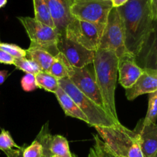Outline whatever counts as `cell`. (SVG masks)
Instances as JSON below:
<instances>
[{
  "mask_svg": "<svg viewBox=\"0 0 157 157\" xmlns=\"http://www.w3.org/2000/svg\"><path fill=\"white\" fill-rule=\"evenodd\" d=\"M55 94L58 99L60 106L67 116L79 119L87 124L88 123L87 117L80 110L78 106L75 104V102L71 98V97L67 93H65L61 87H58Z\"/></svg>",
  "mask_w": 157,
  "mask_h": 157,
  "instance_id": "16",
  "label": "cell"
},
{
  "mask_svg": "<svg viewBox=\"0 0 157 157\" xmlns=\"http://www.w3.org/2000/svg\"><path fill=\"white\" fill-rule=\"evenodd\" d=\"M155 157H157V153H156V156H155Z\"/></svg>",
  "mask_w": 157,
  "mask_h": 157,
  "instance_id": "38",
  "label": "cell"
},
{
  "mask_svg": "<svg viewBox=\"0 0 157 157\" xmlns=\"http://www.w3.org/2000/svg\"><path fill=\"white\" fill-rule=\"evenodd\" d=\"M157 119V90L149 94L148 110L145 118L143 119L144 124H156Z\"/></svg>",
  "mask_w": 157,
  "mask_h": 157,
  "instance_id": "24",
  "label": "cell"
},
{
  "mask_svg": "<svg viewBox=\"0 0 157 157\" xmlns=\"http://www.w3.org/2000/svg\"><path fill=\"white\" fill-rule=\"evenodd\" d=\"M133 131L139 138L144 157H155L157 153V124H144L142 119L137 123Z\"/></svg>",
  "mask_w": 157,
  "mask_h": 157,
  "instance_id": "12",
  "label": "cell"
},
{
  "mask_svg": "<svg viewBox=\"0 0 157 157\" xmlns=\"http://www.w3.org/2000/svg\"><path fill=\"white\" fill-rule=\"evenodd\" d=\"M50 11L55 29L60 35H64L67 25L73 19L71 13L72 0H45Z\"/></svg>",
  "mask_w": 157,
  "mask_h": 157,
  "instance_id": "13",
  "label": "cell"
},
{
  "mask_svg": "<svg viewBox=\"0 0 157 157\" xmlns=\"http://www.w3.org/2000/svg\"><path fill=\"white\" fill-rule=\"evenodd\" d=\"M52 157H61V156H52Z\"/></svg>",
  "mask_w": 157,
  "mask_h": 157,
  "instance_id": "37",
  "label": "cell"
},
{
  "mask_svg": "<svg viewBox=\"0 0 157 157\" xmlns=\"http://www.w3.org/2000/svg\"><path fill=\"white\" fill-rule=\"evenodd\" d=\"M92 64L94 75L102 97L104 109L113 119L119 121L115 104L119 58L113 51L98 48L95 52Z\"/></svg>",
  "mask_w": 157,
  "mask_h": 157,
  "instance_id": "2",
  "label": "cell"
},
{
  "mask_svg": "<svg viewBox=\"0 0 157 157\" xmlns=\"http://www.w3.org/2000/svg\"><path fill=\"white\" fill-rule=\"evenodd\" d=\"M100 138L120 157H144L137 134L118 123L110 127H95Z\"/></svg>",
  "mask_w": 157,
  "mask_h": 157,
  "instance_id": "3",
  "label": "cell"
},
{
  "mask_svg": "<svg viewBox=\"0 0 157 157\" xmlns=\"http://www.w3.org/2000/svg\"><path fill=\"white\" fill-rule=\"evenodd\" d=\"M152 12H153V19L157 18V0H151Z\"/></svg>",
  "mask_w": 157,
  "mask_h": 157,
  "instance_id": "33",
  "label": "cell"
},
{
  "mask_svg": "<svg viewBox=\"0 0 157 157\" xmlns=\"http://www.w3.org/2000/svg\"><path fill=\"white\" fill-rule=\"evenodd\" d=\"M143 74V69L136 63L134 57L129 53L119 58V82L125 89L131 87Z\"/></svg>",
  "mask_w": 157,
  "mask_h": 157,
  "instance_id": "14",
  "label": "cell"
},
{
  "mask_svg": "<svg viewBox=\"0 0 157 157\" xmlns=\"http://www.w3.org/2000/svg\"><path fill=\"white\" fill-rule=\"evenodd\" d=\"M8 75H9V72H8V71H6V70L0 71V85L2 84L3 83L6 81Z\"/></svg>",
  "mask_w": 157,
  "mask_h": 157,
  "instance_id": "34",
  "label": "cell"
},
{
  "mask_svg": "<svg viewBox=\"0 0 157 157\" xmlns=\"http://www.w3.org/2000/svg\"><path fill=\"white\" fill-rule=\"evenodd\" d=\"M52 135L51 134L49 130L48 122H46L41 127V130L38 133V136L35 139L38 140L41 143L43 147V156L42 157H52L53 155L50 151V145L52 141Z\"/></svg>",
  "mask_w": 157,
  "mask_h": 157,
  "instance_id": "22",
  "label": "cell"
},
{
  "mask_svg": "<svg viewBox=\"0 0 157 157\" xmlns=\"http://www.w3.org/2000/svg\"><path fill=\"white\" fill-rule=\"evenodd\" d=\"M98 48L113 51L118 58L128 53L125 47L124 26L117 8H113L109 13Z\"/></svg>",
  "mask_w": 157,
  "mask_h": 157,
  "instance_id": "7",
  "label": "cell"
},
{
  "mask_svg": "<svg viewBox=\"0 0 157 157\" xmlns=\"http://www.w3.org/2000/svg\"><path fill=\"white\" fill-rule=\"evenodd\" d=\"M128 1L129 0H111L113 8L121 7V6L125 5Z\"/></svg>",
  "mask_w": 157,
  "mask_h": 157,
  "instance_id": "32",
  "label": "cell"
},
{
  "mask_svg": "<svg viewBox=\"0 0 157 157\" xmlns=\"http://www.w3.org/2000/svg\"><path fill=\"white\" fill-rule=\"evenodd\" d=\"M134 59L143 70L157 71V18L153 19L152 31Z\"/></svg>",
  "mask_w": 157,
  "mask_h": 157,
  "instance_id": "11",
  "label": "cell"
},
{
  "mask_svg": "<svg viewBox=\"0 0 157 157\" xmlns=\"http://www.w3.org/2000/svg\"><path fill=\"white\" fill-rule=\"evenodd\" d=\"M105 25L97 24L74 18L66 27L64 35L67 39L85 48L96 52L99 47Z\"/></svg>",
  "mask_w": 157,
  "mask_h": 157,
  "instance_id": "6",
  "label": "cell"
},
{
  "mask_svg": "<svg viewBox=\"0 0 157 157\" xmlns=\"http://www.w3.org/2000/svg\"><path fill=\"white\" fill-rule=\"evenodd\" d=\"M0 49L12 55L15 59L26 57V50H24L16 44L0 42Z\"/></svg>",
  "mask_w": 157,
  "mask_h": 157,
  "instance_id": "26",
  "label": "cell"
},
{
  "mask_svg": "<svg viewBox=\"0 0 157 157\" xmlns=\"http://www.w3.org/2000/svg\"><path fill=\"white\" fill-rule=\"evenodd\" d=\"M71 64L67 61L64 55L58 53L55 56V59L52 63L48 72L52 76L55 77L58 80L63 78H67L68 77V67Z\"/></svg>",
  "mask_w": 157,
  "mask_h": 157,
  "instance_id": "20",
  "label": "cell"
},
{
  "mask_svg": "<svg viewBox=\"0 0 157 157\" xmlns=\"http://www.w3.org/2000/svg\"><path fill=\"white\" fill-rule=\"evenodd\" d=\"M59 87L71 97L80 110L87 117V124L91 127H110L120 123L113 119L105 109L81 93L68 78L59 80Z\"/></svg>",
  "mask_w": 157,
  "mask_h": 157,
  "instance_id": "4",
  "label": "cell"
},
{
  "mask_svg": "<svg viewBox=\"0 0 157 157\" xmlns=\"http://www.w3.org/2000/svg\"><path fill=\"white\" fill-rule=\"evenodd\" d=\"M14 61H15V58L12 55L0 49V64H14Z\"/></svg>",
  "mask_w": 157,
  "mask_h": 157,
  "instance_id": "30",
  "label": "cell"
},
{
  "mask_svg": "<svg viewBox=\"0 0 157 157\" xmlns=\"http://www.w3.org/2000/svg\"><path fill=\"white\" fill-rule=\"evenodd\" d=\"M50 151L53 156L61 157H77L72 153L69 148L68 141L61 135L52 136L50 145Z\"/></svg>",
  "mask_w": 157,
  "mask_h": 157,
  "instance_id": "18",
  "label": "cell"
},
{
  "mask_svg": "<svg viewBox=\"0 0 157 157\" xmlns=\"http://www.w3.org/2000/svg\"><path fill=\"white\" fill-rule=\"evenodd\" d=\"M21 147L17 145L11 136L10 133L6 130H2L0 133V150L3 152L12 149H20Z\"/></svg>",
  "mask_w": 157,
  "mask_h": 157,
  "instance_id": "25",
  "label": "cell"
},
{
  "mask_svg": "<svg viewBox=\"0 0 157 157\" xmlns=\"http://www.w3.org/2000/svg\"><path fill=\"white\" fill-rule=\"evenodd\" d=\"M26 58L35 61L39 66L41 71L44 72H48L55 59V57L47 51L32 48H29L26 50Z\"/></svg>",
  "mask_w": 157,
  "mask_h": 157,
  "instance_id": "17",
  "label": "cell"
},
{
  "mask_svg": "<svg viewBox=\"0 0 157 157\" xmlns=\"http://www.w3.org/2000/svg\"><path fill=\"white\" fill-rule=\"evenodd\" d=\"M21 88L25 92H32L38 88L35 81V76L32 74H26L21 78Z\"/></svg>",
  "mask_w": 157,
  "mask_h": 157,
  "instance_id": "29",
  "label": "cell"
},
{
  "mask_svg": "<svg viewBox=\"0 0 157 157\" xmlns=\"http://www.w3.org/2000/svg\"><path fill=\"white\" fill-rule=\"evenodd\" d=\"M18 19L30 39L29 48L45 50L54 57L59 53L57 42L60 34L56 29L49 27L32 17H18Z\"/></svg>",
  "mask_w": 157,
  "mask_h": 157,
  "instance_id": "5",
  "label": "cell"
},
{
  "mask_svg": "<svg viewBox=\"0 0 157 157\" xmlns=\"http://www.w3.org/2000/svg\"><path fill=\"white\" fill-rule=\"evenodd\" d=\"M35 76L38 88L55 94L59 87V80L48 72L40 71Z\"/></svg>",
  "mask_w": 157,
  "mask_h": 157,
  "instance_id": "21",
  "label": "cell"
},
{
  "mask_svg": "<svg viewBox=\"0 0 157 157\" xmlns=\"http://www.w3.org/2000/svg\"><path fill=\"white\" fill-rule=\"evenodd\" d=\"M14 65L15 66L17 69H19V70L25 72L26 74H32V75H35L39 73L40 71H41L39 66L35 61L29 59L26 57L15 59Z\"/></svg>",
  "mask_w": 157,
  "mask_h": 157,
  "instance_id": "23",
  "label": "cell"
},
{
  "mask_svg": "<svg viewBox=\"0 0 157 157\" xmlns=\"http://www.w3.org/2000/svg\"><path fill=\"white\" fill-rule=\"evenodd\" d=\"M157 90V71L143 70V74L136 83L126 89V97L129 101H133L139 96Z\"/></svg>",
  "mask_w": 157,
  "mask_h": 157,
  "instance_id": "15",
  "label": "cell"
},
{
  "mask_svg": "<svg viewBox=\"0 0 157 157\" xmlns=\"http://www.w3.org/2000/svg\"><path fill=\"white\" fill-rule=\"evenodd\" d=\"M95 145L94 146L98 157H120L112 153L98 135H94Z\"/></svg>",
  "mask_w": 157,
  "mask_h": 157,
  "instance_id": "27",
  "label": "cell"
},
{
  "mask_svg": "<svg viewBox=\"0 0 157 157\" xmlns=\"http://www.w3.org/2000/svg\"><path fill=\"white\" fill-rule=\"evenodd\" d=\"M43 147L41 143L35 139L32 144L24 148L22 152V157H42Z\"/></svg>",
  "mask_w": 157,
  "mask_h": 157,
  "instance_id": "28",
  "label": "cell"
},
{
  "mask_svg": "<svg viewBox=\"0 0 157 157\" xmlns=\"http://www.w3.org/2000/svg\"><path fill=\"white\" fill-rule=\"evenodd\" d=\"M57 48L72 67L81 68L93 63L95 52L67 39L64 35H59Z\"/></svg>",
  "mask_w": 157,
  "mask_h": 157,
  "instance_id": "10",
  "label": "cell"
},
{
  "mask_svg": "<svg viewBox=\"0 0 157 157\" xmlns=\"http://www.w3.org/2000/svg\"><path fill=\"white\" fill-rule=\"evenodd\" d=\"M24 147H21L20 149H12L4 152L7 157H22V152Z\"/></svg>",
  "mask_w": 157,
  "mask_h": 157,
  "instance_id": "31",
  "label": "cell"
},
{
  "mask_svg": "<svg viewBox=\"0 0 157 157\" xmlns=\"http://www.w3.org/2000/svg\"><path fill=\"white\" fill-rule=\"evenodd\" d=\"M67 78L81 93L92 100L100 107L104 108L102 97L97 84L94 75V73L90 72L87 66L78 68L70 65L68 67Z\"/></svg>",
  "mask_w": 157,
  "mask_h": 157,
  "instance_id": "9",
  "label": "cell"
},
{
  "mask_svg": "<svg viewBox=\"0 0 157 157\" xmlns=\"http://www.w3.org/2000/svg\"><path fill=\"white\" fill-rule=\"evenodd\" d=\"M117 10L124 26L126 49L135 58L153 29L151 0H129Z\"/></svg>",
  "mask_w": 157,
  "mask_h": 157,
  "instance_id": "1",
  "label": "cell"
},
{
  "mask_svg": "<svg viewBox=\"0 0 157 157\" xmlns=\"http://www.w3.org/2000/svg\"><path fill=\"white\" fill-rule=\"evenodd\" d=\"M35 18L37 21L55 29L45 0H33Z\"/></svg>",
  "mask_w": 157,
  "mask_h": 157,
  "instance_id": "19",
  "label": "cell"
},
{
  "mask_svg": "<svg viewBox=\"0 0 157 157\" xmlns=\"http://www.w3.org/2000/svg\"><path fill=\"white\" fill-rule=\"evenodd\" d=\"M87 157H98L94 147H92V148L90 149V151H89L88 156H87Z\"/></svg>",
  "mask_w": 157,
  "mask_h": 157,
  "instance_id": "35",
  "label": "cell"
},
{
  "mask_svg": "<svg viewBox=\"0 0 157 157\" xmlns=\"http://www.w3.org/2000/svg\"><path fill=\"white\" fill-rule=\"evenodd\" d=\"M7 2L8 0H0V9L4 7L6 5V3H7Z\"/></svg>",
  "mask_w": 157,
  "mask_h": 157,
  "instance_id": "36",
  "label": "cell"
},
{
  "mask_svg": "<svg viewBox=\"0 0 157 157\" xmlns=\"http://www.w3.org/2000/svg\"><path fill=\"white\" fill-rule=\"evenodd\" d=\"M113 8L111 0H72L71 13L77 19L105 25Z\"/></svg>",
  "mask_w": 157,
  "mask_h": 157,
  "instance_id": "8",
  "label": "cell"
}]
</instances>
